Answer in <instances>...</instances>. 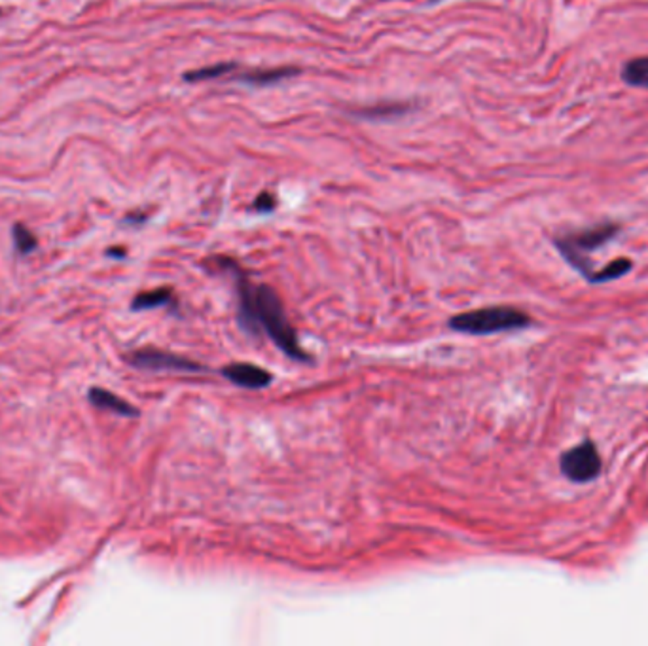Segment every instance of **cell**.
Here are the masks:
<instances>
[{
  "label": "cell",
  "mask_w": 648,
  "mask_h": 646,
  "mask_svg": "<svg viewBox=\"0 0 648 646\" xmlns=\"http://www.w3.org/2000/svg\"><path fill=\"white\" fill-rule=\"evenodd\" d=\"M238 296H239V323L250 334L264 330L286 357L307 362V352L300 347L279 294L268 285L252 286L247 277L238 273Z\"/></svg>",
  "instance_id": "cell-1"
},
{
  "label": "cell",
  "mask_w": 648,
  "mask_h": 646,
  "mask_svg": "<svg viewBox=\"0 0 648 646\" xmlns=\"http://www.w3.org/2000/svg\"><path fill=\"white\" fill-rule=\"evenodd\" d=\"M527 324H531V319H529L523 311L506 305L466 311L449 319L451 330L470 336L499 334V332H506V330L525 328Z\"/></svg>",
  "instance_id": "cell-2"
},
{
  "label": "cell",
  "mask_w": 648,
  "mask_h": 646,
  "mask_svg": "<svg viewBox=\"0 0 648 646\" xmlns=\"http://www.w3.org/2000/svg\"><path fill=\"white\" fill-rule=\"evenodd\" d=\"M618 231L620 228L616 224H601L590 229L567 235V238H559L556 239V247L561 252V257L577 271H580L587 281H590L594 276V269H592V262L587 260L584 254L603 247L605 243L611 241Z\"/></svg>",
  "instance_id": "cell-3"
},
{
  "label": "cell",
  "mask_w": 648,
  "mask_h": 646,
  "mask_svg": "<svg viewBox=\"0 0 648 646\" xmlns=\"http://www.w3.org/2000/svg\"><path fill=\"white\" fill-rule=\"evenodd\" d=\"M601 455L592 440H584L582 444L567 449L559 459L563 476L577 483L596 480L601 474Z\"/></svg>",
  "instance_id": "cell-4"
},
{
  "label": "cell",
  "mask_w": 648,
  "mask_h": 646,
  "mask_svg": "<svg viewBox=\"0 0 648 646\" xmlns=\"http://www.w3.org/2000/svg\"><path fill=\"white\" fill-rule=\"evenodd\" d=\"M129 362L136 368H145V370H186V371L188 370H192V371L203 370V366L198 362H192L184 357L173 355V352H165L160 349L135 351L129 357Z\"/></svg>",
  "instance_id": "cell-5"
},
{
  "label": "cell",
  "mask_w": 648,
  "mask_h": 646,
  "mask_svg": "<svg viewBox=\"0 0 648 646\" xmlns=\"http://www.w3.org/2000/svg\"><path fill=\"white\" fill-rule=\"evenodd\" d=\"M221 374L233 385L243 389H264L273 381L268 370L249 362H233L221 370Z\"/></svg>",
  "instance_id": "cell-6"
},
{
  "label": "cell",
  "mask_w": 648,
  "mask_h": 646,
  "mask_svg": "<svg viewBox=\"0 0 648 646\" xmlns=\"http://www.w3.org/2000/svg\"><path fill=\"white\" fill-rule=\"evenodd\" d=\"M88 398L95 407L114 411V414H117V416H124V417L139 416V411H136L129 402H126L120 397H116L114 393H110V390H107V389H101V387L89 389Z\"/></svg>",
  "instance_id": "cell-7"
},
{
  "label": "cell",
  "mask_w": 648,
  "mask_h": 646,
  "mask_svg": "<svg viewBox=\"0 0 648 646\" xmlns=\"http://www.w3.org/2000/svg\"><path fill=\"white\" fill-rule=\"evenodd\" d=\"M298 72H300L298 69H292V67L273 69V70H254V72L243 74L239 80L245 84H252V86H269L275 82H281V80H285V78H290Z\"/></svg>",
  "instance_id": "cell-8"
},
{
  "label": "cell",
  "mask_w": 648,
  "mask_h": 646,
  "mask_svg": "<svg viewBox=\"0 0 648 646\" xmlns=\"http://www.w3.org/2000/svg\"><path fill=\"white\" fill-rule=\"evenodd\" d=\"M622 80L627 86L648 89V57H637L627 61L622 69Z\"/></svg>",
  "instance_id": "cell-9"
},
{
  "label": "cell",
  "mask_w": 648,
  "mask_h": 646,
  "mask_svg": "<svg viewBox=\"0 0 648 646\" xmlns=\"http://www.w3.org/2000/svg\"><path fill=\"white\" fill-rule=\"evenodd\" d=\"M173 302V292L169 288H155L150 292H143L136 296L131 304L133 311H145V309H154V307H162Z\"/></svg>",
  "instance_id": "cell-10"
},
{
  "label": "cell",
  "mask_w": 648,
  "mask_h": 646,
  "mask_svg": "<svg viewBox=\"0 0 648 646\" xmlns=\"http://www.w3.org/2000/svg\"><path fill=\"white\" fill-rule=\"evenodd\" d=\"M632 267H634L632 260H627V258H616V260H613L608 266H605L601 271H594V276H592L590 283H608V281L620 279V277L627 276V273L632 271Z\"/></svg>",
  "instance_id": "cell-11"
},
{
  "label": "cell",
  "mask_w": 648,
  "mask_h": 646,
  "mask_svg": "<svg viewBox=\"0 0 648 646\" xmlns=\"http://www.w3.org/2000/svg\"><path fill=\"white\" fill-rule=\"evenodd\" d=\"M14 243H15V248L22 252V254H29L36 248V238L34 233L25 228L23 224H15L14 226Z\"/></svg>",
  "instance_id": "cell-12"
},
{
  "label": "cell",
  "mask_w": 648,
  "mask_h": 646,
  "mask_svg": "<svg viewBox=\"0 0 648 646\" xmlns=\"http://www.w3.org/2000/svg\"><path fill=\"white\" fill-rule=\"evenodd\" d=\"M233 70V63H222V65H214V67H207V69H200L193 72H186L184 78L188 82H200V80H212V78H219L226 72Z\"/></svg>",
  "instance_id": "cell-13"
},
{
  "label": "cell",
  "mask_w": 648,
  "mask_h": 646,
  "mask_svg": "<svg viewBox=\"0 0 648 646\" xmlns=\"http://www.w3.org/2000/svg\"><path fill=\"white\" fill-rule=\"evenodd\" d=\"M406 110H408V107H404V105H383V107H371L368 110H362L361 116L362 117H371V120H383V117L400 116Z\"/></svg>",
  "instance_id": "cell-14"
},
{
  "label": "cell",
  "mask_w": 648,
  "mask_h": 646,
  "mask_svg": "<svg viewBox=\"0 0 648 646\" xmlns=\"http://www.w3.org/2000/svg\"><path fill=\"white\" fill-rule=\"evenodd\" d=\"M275 203L277 201H275L273 195L269 192H264L258 195L257 201H254V209H257L258 212H271L275 209Z\"/></svg>",
  "instance_id": "cell-15"
},
{
  "label": "cell",
  "mask_w": 648,
  "mask_h": 646,
  "mask_svg": "<svg viewBox=\"0 0 648 646\" xmlns=\"http://www.w3.org/2000/svg\"><path fill=\"white\" fill-rule=\"evenodd\" d=\"M108 254H112V257H124V250H110Z\"/></svg>",
  "instance_id": "cell-16"
}]
</instances>
